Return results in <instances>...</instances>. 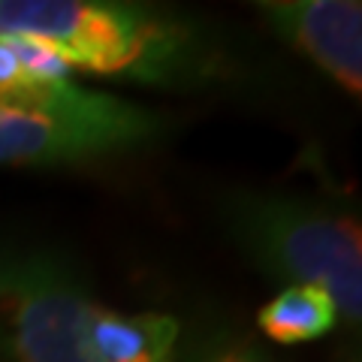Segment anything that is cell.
<instances>
[{
    "instance_id": "cell-8",
    "label": "cell",
    "mask_w": 362,
    "mask_h": 362,
    "mask_svg": "<svg viewBox=\"0 0 362 362\" xmlns=\"http://www.w3.org/2000/svg\"><path fill=\"white\" fill-rule=\"evenodd\" d=\"M194 362H272V359L259 347L242 341V338L218 335L197 347Z\"/></svg>"
},
{
    "instance_id": "cell-7",
    "label": "cell",
    "mask_w": 362,
    "mask_h": 362,
    "mask_svg": "<svg viewBox=\"0 0 362 362\" xmlns=\"http://www.w3.org/2000/svg\"><path fill=\"white\" fill-rule=\"evenodd\" d=\"M257 323L275 344H302L332 332L338 311L323 290L311 284H287L259 308Z\"/></svg>"
},
{
    "instance_id": "cell-1",
    "label": "cell",
    "mask_w": 362,
    "mask_h": 362,
    "mask_svg": "<svg viewBox=\"0 0 362 362\" xmlns=\"http://www.w3.org/2000/svg\"><path fill=\"white\" fill-rule=\"evenodd\" d=\"M0 40L37 45L66 70L160 88L202 82L214 66L185 18L115 0H0Z\"/></svg>"
},
{
    "instance_id": "cell-5",
    "label": "cell",
    "mask_w": 362,
    "mask_h": 362,
    "mask_svg": "<svg viewBox=\"0 0 362 362\" xmlns=\"http://www.w3.org/2000/svg\"><path fill=\"white\" fill-rule=\"evenodd\" d=\"M266 21L344 90H362V6L356 0H266Z\"/></svg>"
},
{
    "instance_id": "cell-3",
    "label": "cell",
    "mask_w": 362,
    "mask_h": 362,
    "mask_svg": "<svg viewBox=\"0 0 362 362\" xmlns=\"http://www.w3.org/2000/svg\"><path fill=\"white\" fill-rule=\"evenodd\" d=\"M230 230L254 263L287 284H311L338 320H362V233L341 206L311 197L251 194L230 206Z\"/></svg>"
},
{
    "instance_id": "cell-2",
    "label": "cell",
    "mask_w": 362,
    "mask_h": 362,
    "mask_svg": "<svg viewBox=\"0 0 362 362\" xmlns=\"http://www.w3.org/2000/svg\"><path fill=\"white\" fill-rule=\"evenodd\" d=\"M163 118L106 90L78 88L66 70L0 88V166L82 163L160 136Z\"/></svg>"
},
{
    "instance_id": "cell-6",
    "label": "cell",
    "mask_w": 362,
    "mask_h": 362,
    "mask_svg": "<svg viewBox=\"0 0 362 362\" xmlns=\"http://www.w3.org/2000/svg\"><path fill=\"white\" fill-rule=\"evenodd\" d=\"M181 326L166 314H121L94 302L88 338L103 362H175Z\"/></svg>"
},
{
    "instance_id": "cell-4",
    "label": "cell",
    "mask_w": 362,
    "mask_h": 362,
    "mask_svg": "<svg viewBox=\"0 0 362 362\" xmlns=\"http://www.w3.org/2000/svg\"><path fill=\"white\" fill-rule=\"evenodd\" d=\"M94 302L58 257L0 245L4 362H103L88 338Z\"/></svg>"
}]
</instances>
